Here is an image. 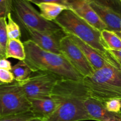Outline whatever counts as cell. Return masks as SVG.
Returning <instances> with one entry per match:
<instances>
[{"label": "cell", "instance_id": "6da1fadb", "mask_svg": "<svg viewBox=\"0 0 121 121\" xmlns=\"http://www.w3.org/2000/svg\"><path fill=\"white\" fill-rule=\"evenodd\" d=\"M51 98L59 104L57 109L43 121L92 120L85 108V100L90 98L82 80L60 79L56 84Z\"/></svg>", "mask_w": 121, "mask_h": 121}, {"label": "cell", "instance_id": "30bf717a", "mask_svg": "<svg viewBox=\"0 0 121 121\" xmlns=\"http://www.w3.org/2000/svg\"><path fill=\"white\" fill-rule=\"evenodd\" d=\"M69 8L100 31L104 30H108L107 26L102 21L87 0H71Z\"/></svg>", "mask_w": 121, "mask_h": 121}, {"label": "cell", "instance_id": "5bb4252c", "mask_svg": "<svg viewBox=\"0 0 121 121\" xmlns=\"http://www.w3.org/2000/svg\"><path fill=\"white\" fill-rule=\"evenodd\" d=\"M31 110L35 118L46 119L53 114L57 109L59 104L52 98L29 99Z\"/></svg>", "mask_w": 121, "mask_h": 121}, {"label": "cell", "instance_id": "52a82bcc", "mask_svg": "<svg viewBox=\"0 0 121 121\" xmlns=\"http://www.w3.org/2000/svg\"><path fill=\"white\" fill-rule=\"evenodd\" d=\"M60 79L62 78L52 73L40 72L19 83L28 99L50 98L56 84Z\"/></svg>", "mask_w": 121, "mask_h": 121}, {"label": "cell", "instance_id": "7a4b0ae2", "mask_svg": "<svg viewBox=\"0 0 121 121\" xmlns=\"http://www.w3.org/2000/svg\"><path fill=\"white\" fill-rule=\"evenodd\" d=\"M108 53L106 65L82 80L90 98L104 104L111 99L121 100V66Z\"/></svg>", "mask_w": 121, "mask_h": 121}, {"label": "cell", "instance_id": "8fae6325", "mask_svg": "<svg viewBox=\"0 0 121 121\" xmlns=\"http://www.w3.org/2000/svg\"><path fill=\"white\" fill-rule=\"evenodd\" d=\"M85 108L92 120L97 121H121V113L109 112L105 104L92 98L85 100Z\"/></svg>", "mask_w": 121, "mask_h": 121}, {"label": "cell", "instance_id": "ac0fdd59", "mask_svg": "<svg viewBox=\"0 0 121 121\" xmlns=\"http://www.w3.org/2000/svg\"><path fill=\"white\" fill-rule=\"evenodd\" d=\"M11 72L13 73L15 81H24L31 76L33 72L24 61H20L12 67Z\"/></svg>", "mask_w": 121, "mask_h": 121}, {"label": "cell", "instance_id": "ffe728a7", "mask_svg": "<svg viewBox=\"0 0 121 121\" xmlns=\"http://www.w3.org/2000/svg\"><path fill=\"white\" fill-rule=\"evenodd\" d=\"M7 18H0V46L4 54L5 55L6 48L8 39L7 30Z\"/></svg>", "mask_w": 121, "mask_h": 121}, {"label": "cell", "instance_id": "d6a6232c", "mask_svg": "<svg viewBox=\"0 0 121 121\" xmlns=\"http://www.w3.org/2000/svg\"><path fill=\"white\" fill-rule=\"evenodd\" d=\"M120 1H121V0H120Z\"/></svg>", "mask_w": 121, "mask_h": 121}, {"label": "cell", "instance_id": "2e32d148", "mask_svg": "<svg viewBox=\"0 0 121 121\" xmlns=\"http://www.w3.org/2000/svg\"><path fill=\"white\" fill-rule=\"evenodd\" d=\"M26 56L24 45L21 40L18 39H9L6 48V59L14 58L20 61H24Z\"/></svg>", "mask_w": 121, "mask_h": 121}, {"label": "cell", "instance_id": "d6986e66", "mask_svg": "<svg viewBox=\"0 0 121 121\" xmlns=\"http://www.w3.org/2000/svg\"><path fill=\"white\" fill-rule=\"evenodd\" d=\"M7 18L8 21L7 23V30L9 39H18L20 40L21 36V30L18 25L15 22L12 17L11 13L9 14Z\"/></svg>", "mask_w": 121, "mask_h": 121}, {"label": "cell", "instance_id": "603a6c76", "mask_svg": "<svg viewBox=\"0 0 121 121\" xmlns=\"http://www.w3.org/2000/svg\"><path fill=\"white\" fill-rule=\"evenodd\" d=\"M13 0H0V18H7L13 11Z\"/></svg>", "mask_w": 121, "mask_h": 121}, {"label": "cell", "instance_id": "4fadbf2b", "mask_svg": "<svg viewBox=\"0 0 121 121\" xmlns=\"http://www.w3.org/2000/svg\"><path fill=\"white\" fill-rule=\"evenodd\" d=\"M92 8L98 14L108 30L113 32H121V14L106 7L89 1Z\"/></svg>", "mask_w": 121, "mask_h": 121}, {"label": "cell", "instance_id": "8992f818", "mask_svg": "<svg viewBox=\"0 0 121 121\" xmlns=\"http://www.w3.org/2000/svg\"><path fill=\"white\" fill-rule=\"evenodd\" d=\"M30 110V102L18 82L0 85V118Z\"/></svg>", "mask_w": 121, "mask_h": 121}, {"label": "cell", "instance_id": "7402d4cb", "mask_svg": "<svg viewBox=\"0 0 121 121\" xmlns=\"http://www.w3.org/2000/svg\"><path fill=\"white\" fill-rule=\"evenodd\" d=\"M92 1L102 7L109 8L121 14V3L120 0H87Z\"/></svg>", "mask_w": 121, "mask_h": 121}, {"label": "cell", "instance_id": "83f0119b", "mask_svg": "<svg viewBox=\"0 0 121 121\" xmlns=\"http://www.w3.org/2000/svg\"><path fill=\"white\" fill-rule=\"evenodd\" d=\"M107 50L121 66V50H112L107 49Z\"/></svg>", "mask_w": 121, "mask_h": 121}, {"label": "cell", "instance_id": "4dcf8cb0", "mask_svg": "<svg viewBox=\"0 0 121 121\" xmlns=\"http://www.w3.org/2000/svg\"><path fill=\"white\" fill-rule=\"evenodd\" d=\"M115 33H116L117 34V35H118V36L121 39V32H115Z\"/></svg>", "mask_w": 121, "mask_h": 121}, {"label": "cell", "instance_id": "4316f807", "mask_svg": "<svg viewBox=\"0 0 121 121\" xmlns=\"http://www.w3.org/2000/svg\"><path fill=\"white\" fill-rule=\"evenodd\" d=\"M11 63L9 61L7 60L6 58H2L0 59V69H3L7 70H10L12 69Z\"/></svg>", "mask_w": 121, "mask_h": 121}, {"label": "cell", "instance_id": "d4e9b609", "mask_svg": "<svg viewBox=\"0 0 121 121\" xmlns=\"http://www.w3.org/2000/svg\"><path fill=\"white\" fill-rule=\"evenodd\" d=\"M14 81V77L10 70L0 69V82L1 83H11Z\"/></svg>", "mask_w": 121, "mask_h": 121}, {"label": "cell", "instance_id": "7c38bea8", "mask_svg": "<svg viewBox=\"0 0 121 121\" xmlns=\"http://www.w3.org/2000/svg\"><path fill=\"white\" fill-rule=\"evenodd\" d=\"M70 37L73 42L82 51L83 54L92 65L94 70L100 69L105 66L109 60V53L106 50V54H102L93 48L70 33H66Z\"/></svg>", "mask_w": 121, "mask_h": 121}, {"label": "cell", "instance_id": "484cf974", "mask_svg": "<svg viewBox=\"0 0 121 121\" xmlns=\"http://www.w3.org/2000/svg\"><path fill=\"white\" fill-rule=\"evenodd\" d=\"M31 3H33L37 5L43 2H53V3H57L66 6L69 8L70 2L71 0H28ZM70 9V8H69Z\"/></svg>", "mask_w": 121, "mask_h": 121}, {"label": "cell", "instance_id": "9c48e42d", "mask_svg": "<svg viewBox=\"0 0 121 121\" xmlns=\"http://www.w3.org/2000/svg\"><path fill=\"white\" fill-rule=\"evenodd\" d=\"M30 37V40L43 50L57 54H62L60 50V41L66 35L63 30L56 33L40 32L26 28Z\"/></svg>", "mask_w": 121, "mask_h": 121}, {"label": "cell", "instance_id": "44dd1931", "mask_svg": "<svg viewBox=\"0 0 121 121\" xmlns=\"http://www.w3.org/2000/svg\"><path fill=\"white\" fill-rule=\"evenodd\" d=\"M35 118L33 112L30 111L23 113L1 117L0 121H27Z\"/></svg>", "mask_w": 121, "mask_h": 121}, {"label": "cell", "instance_id": "3957f363", "mask_svg": "<svg viewBox=\"0 0 121 121\" xmlns=\"http://www.w3.org/2000/svg\"><path fill=\"white\" fill-rule=\"evenodd\" d=\"M23 43L26 54L24 61L33 72H50L62 79L70 80L83 79V77L72 66L63 54H55L44 50L30 39Z\"/></svg>", "mask_w": 121, "mask_h": 121}, {"label": "cell", "instance_id": "277c9868", "mask_svg": "<svg viewBox=\"0 0 121 121\" xmlns=\"http://www.w3.org/2000/svg\"><path fill=\"white\" fill-rule=\"evenodd\" d=\"M53 22L65 33H70L102 54L107 47L101 37V33L71 9H66Z\"/></svg>", "mask_w": 121, "mask_h": 121}, {"label": "cell", "instance_id": "e0dca14e", "mask_svg": "<svg viewBox=\"0 0 121 121\" xmlns=\"http://www.w3.org/2000/svg\"><path fill=\"white\" fill-rule=\"evenodd\" d=\"M100 33L102 39L107 49L112 50H121V39L117 33L108 30H104Z\"/></svg>", "mask_w": 121, "mask_h": 121}, {"label": "cell", "instance_id": "1f68e13d", "mask_svg": "<svg viewBox=\"0 0 121 121\" xmlns=\"http://www.w3.org/2000/svg\"><path fill=\"white\" fill-rule=\"evenodd\" d=\"M1 84H2V83H1V82H0V85H1Z\"/></svg>", "mask_w": 121, "mask_h": 121}, {"label": "cell", "instance_id": "ba28073f", "mask_svg": "<svg viewBox=\"0 0 121 121\" xmlns=\"http://www.w3.org/2000/svg\"><path fill=\"white\" fill-rule=\"evenodd\" d=\"M60 50L61 54L83 78L91 76L95 72L82 51L67 34L60 41Z\"/></svg>", "mask_w": 121, "mask_h": 121}, {"label": "cell", "instance_id": "5b68a950", "mask_svg": "<svg viewBox=\"0 0 121 121\" xmlns=\"http://www.w3.org/2000/svg\"><path fill=\"white\" fill-rule=\"evenodd\" d=\"M13 11L25 28L48 33H56L63 30L54 22L44 18L28 0H13Z\"/></svg>", "mask_w": 121, "mask_h": 121}, {"label": "cell", "instance_id": "cb8c5ba5", "mask_svg": "<svg viewBox=\"0 0 121 121\" xmlns=\"http://www.w3.org/2000/svg\"><path fill=\"white\" fill-rule=\"evenodd\" d=\"M105 108L108 111L113 113L121 112V100L113 99L108 100L105 103Z\"/></svg>", "mask_w": 121, "mask_h": 121}, {"label": "cell", "instance_id": "f1b7e54d", "mask_svg": "<svg viewBox=\"0 0 121 121\" xmlns=\"http://www.w3.org/2000/svg\"><path fill=\"white\" fill-rule=\"evenodd\" d=\"M2 58H6L5 57V55L4 54L2 50V48H1V46H0V59H2Z\"/></svg>", "mask_w": 121, "mask_h": 121}, {"label": "cell", "instance_id": "f546056e", "mask_svg": "<svg viewBox=\"0 0 121 121\" xmlns=\"http://www.w3.org/2000/svg\"><path fill=\"white\" fill-rule=\"evenodd\" d=\"M27 121H43L42 119H40V118H33V119H30V120H28Z\"/></svg>", "mask_w": 121, "mask_h": 121}, {"label": "cell", "instance_id": "9a60e30c", "mask_svg": "<svg viewBox=\"0 0 121 121\" xmlns=\"http://www.w3.org/2000/svg\"><path fill=\"white\" fill-rule=\"evenodd\" d=\"M43 17L49 21H54L60 14L69 8L63 5L53 2H43L37 4Z\"/></svg>", "mask_w": 121, "mask_h": 121}]
</instances>
